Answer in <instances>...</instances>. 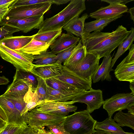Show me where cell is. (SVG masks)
<instances>
[{"label":"cell","instance_id":"7402d4cb","mask_svg":"<svg viewBox=\"0 0 134 134\" xmlns=\"http://www.w3.org/2000/svg\"><path fill=\"white\" fill-rule=\"evenodd\" d=\"M34 35L12 36L0 41V43L13 50L20 49L27 44L33 38Z\"/></svg>","mask_w":134,"mask_h":134},{"label":"cell","instance_id":"f546056e","mask_svg":"<svg viewBox=\"0 0 134 134\" xmlns=\"http://www.w3.org/2000/svg\"><path fill=\"white\" fill-rule=\"evenodd\" d=\"M113 120L120 126H127L134 130V114L120 111L115 114Z\"/></svg>","mask_w":134,"mask_h":134},{"label":"cell","instance_id":"7bdbcfd3","mask_svg":"<svg viewBox=\"0 0 134 134\" xmlns=\"http://www.w3.org/2000/svg\"><path fill=\"white\" fill-rule=\"evenodd\" d=\"M129 53L126 56L129 61H134V44H132L129 49Z\"/></svg>","mask_w":134,"mask_h":134},{"label":"cell","instance_id":"e575fe53","mask_svg":"<svg viewBox=\"0 0 134 134\" xmlns=\"http://www.w3.org/2000/svg\"><path fill=\"white\" fill-rule=\"evenodd\" d=\"M37 86L35 90L37 92L39 100L42 101L47 100V92L45 80L37 77Z\"/></svg>","mask_w":134,"mask_h":134},{"label":"cell","instance_id":"d6986e66","mask_svg":"<svg viewBox=\"0 0 134 134\" xmlns=\"http://www.w3.org/2000/svg\"><path fill=\"white\" fill-rule=\"evenodd\" d=\"M113 56L111 54L104 57L101 64L99 65L93 77V82L95 83L100 81H111L110 71L113 70L111 66Z\"/></svg>","mask_w":134,"mask_h":134},{"label":"cell","instance_id":"b9f144b4","mask_svg":"<svg viewBox=\"0 0 134 134\" xmlns=\"http://www.w3.org/2000/svg\"><path fill=\"white\" fill-rule=\"evenodd\" d=\"M133 1V0H101L102 2H104L111 4H121L123 5L129 2Z\"/></svg>","mask_w":134,"mask_h":134},{"label":"cell","instance_id":"ba28073f","mask_svg":"<svg viewBox=\"0 0 134 134\" xmlns=\"http://www.w3.org/2000/svg\"><path fill=\"white\" fill-rule=\"evenodd\" d=\"M134 104V95L131 93H119L104 101L103 108L107 112L108 117L111 118L117 111L127 109Z\"/></svg>","mask_w":134,"mask_h":134},{"label":"cell","instance_id":"f5cc1de1","mask_svg":"<svg viewBox=\"0 0 134 134\" xmlns=\"http://www.w3.org/2000/svg\"><path fill=\"white\" fill-rule=\"evenodd\" d=\"M127 109L128 112L134 114V104L129 106Z\"/></svg>","mask_w":134,"mask_h":134},{"label":"cell","instance_id":"603a6c76","mask_svg":"<svg viewBox=\"0 0 134 134\" xmlns=\"http://www.w3.org/2000/svg\"><path fill=\"white\" fill-rule=\"evenodd\" d=\"M95 129L103 131L112 134H134L132 132L124 131L112 118L108 117L102 122L97 121Z\"/></svg>","mask_w":134,"mask_h":134},{"label":"cell","instance_id":"9f6ffc18","mask_svg":"<svg viewBox=\"0 0 134 134\" xmlns=\"http://www.w3.org/2000/svg\"><path fill=\"white\" fill-rule=\"evenodd\" d=\"M47 134H55L50 130L47 131Z\"/></svg>","mask_w":134,"mask_h":134},{"label":"cell","instance_id":"6f0895ef","mask_svg":"<svg viewBox=\"0 0 134 134\" xmlns=\"http://www.w3.org/2000/svg\"><path fill=\"white\" fill-rule=\"evenodd\" d=\"M4 127L3 128H1V129H0V133L2 131V130H3V129L4 128Z\"/></svg>","mask_w":134,"mask_h":134},{"label":"cell","instance_id":"2e32d148","mask_svg":"<svg viewBox=\"0 0 134 134\" xmlns=\"http://www.w3.org/2000/svg\"><path fill=\"white\" fill-rule=\"evenodd\" d=\"M80 38L67 33H63L49 47L51 52L56 55L61 52L76 45Z\"/></svg>","mask_w":134,"mask_h":134},{"label":"cell","instance_id":"4fadbf2b","mask_svg":"<svg viewBox=\"0 0 134 134\" xmlns=\"http://www.w3.org/2000/svg\"><path fill=\"white\" fill-rule=\"evenodd\" d=\"M52 4V3H49L41 7L21 10L10 8L3 20L24 19L37 16H43L50 9Z\"/></svg>","mask_w":134,"mask_h":134},{"label":"cell","instance_id":"836d02e7","mask_svg":"<svg viewBox=\"0 0 134 134\" xmlns=\"http://www.w3.org/2000/svg\"><path fill=\"white\" fill-rule=\"evenodd\" d=\"M62 29L59 30L34 35L33 39L47 43L50 46L62 34Z\"/></svg>","mask_w":134,"mask_h":134},{"label":"cell","instance_id":"d590c367","mask_svg":"<svg viewBox=\"0 0 134 134\" xmlns=\"http://www.w3.org/2000/svg\"><path fill=\"white\" fill-rule=\"evenodd\" d=\"M26 126H18L8 124L4 127L0 134H22Z\"/></svg>","mask_w":134,"mask_h":134},{"label":"cell","instance_id":"11a10c76","mask_svg":"<svg viewBox=\"0 0 134 134\" xmlns=\"http://www.w3.org/2000/svg\"><path fill=\"white\" fill-rule=\"evenodd\" d=\"M130 88L131 91V93L134 95V82H130Z\"/></svg>","mask_w":134,"mask_h":134},{"label":"cell","instance_id":"30bf717a","mask_svg":"<svg viewBox=\"0 0 134 134\" xmlns=\"http://www.w3.org/2000/svg\"><path fill=\"white\" fill-rule=\"evenodd\" d=\"M75 103H84L87 105L86 110L90 113L99 108L103 105L104 100L102 92L100 89H92L86 91L79 95L75 100Z\"/></svg>","mask_w":134,"mask_h":134},{"label":"cell","instance_id":"8fae6325","mask_svg":"<svg viewBox=\"0 0 134 134\" xmlns=\"http://www.w3.org/2000/svg\"><path fill=\"white\" fill-rule=\"evenodd\" d=\"M0 105L4 110L8 124L26 126L25 115L21 116L12 102L7 97L0 96Z\"/></svg>","mask_w":134,"mask_h":134},{"label":"cell","instance_id":"44dd1931","mask_svg":"<svg viewBox=\"0 0 134 134\" xmlns=\"http://www.w3.org/2000/svg\"><path fill=\"white\" fill-rule=\"evenodd\" d=\"M30 85L23 80L13 79L12 83L8 87L3 96H9L15 97L24 98Z\"/></svg>","mask_w":134,"mask_h":134},{"label":"cell","instance_id":"74e56055","mask_svg":"<svg viewBox=\"0 0 134 134\" xmlns=\"http://www.w3.org/2000/svg\"><path fill=\"white\" fill-rule=\"evenodd\" d=\"M2 96L7 97L12 102L21 115L26 105L23 98L15 97L9 96Z\"/></svg>","mask_w":134,"mask_h":134},{"label":"cell","instance_id":"83f0119b","mask_svg":"<svg viewBox=\"0 0 134 134\" xmlns=\"http://www.w3.org/2000/svg\"><path fill=\"white\" fill-rule=\"evenodd\" d=\"M23 99L26 105L21 114V116H24L27 112L44 102L39 100L36 92L35 90H32L30 85Z\"/></svg>","mask_w":134,"mask_h":134},{"label":"cell","instance_id":"7dc6e473","mask_svg":"<svg viewBox=\"0 0 134 134\" xmlns=\"http://www.w3.org/2000/svg\"><path fill=\"white\" fill-rule=\"evenodd\" d=\"M70 1V0H52V3L59 5L66 4Z\"/></svg>","mask_w":134,"mask_h":134},{"label":"cell","instance_id":"3957f363","mask_svg":"<svg viewBox=\"0 0 134 134\" xmlns=\"http://www.w3.org/2000/svg\"><path fill=\"white\" fill-rule=\"evenodd\" d=\"M97 122L85 110L66 116L62 123L70 134H92Z\"/></svg>","mask_w":134,"mask_h":134},{"label":"cell","instance_id":"277c9868","mask_svg":"<svg viewBox=\"0 0 134 134\" xmlns=\"http://www.w3.org/2000/svg\"><path fill=\"white\" fill-rule=\"evenodd\" d=\"M0 56L12 64L17 70L31 72L34 65L32 63L33 55L10 49L0 43Z\"/></svg>","mask_w":134,"mask_h":134},{"label":"cell","instance_id":"9a60e30c","mask_svg":"<svg viewBox=\"0 0 134 134\" xmlns=\"http://www.w3.org/2000/svg\"><path fill=\"white\" fill-rule=\"evenodd\" d=\"M128 8L121 4H111L102 7L96 11L91 13L89 16L96 19H108L119 16L127 12Z\"/></svg>","mask_w":134,"mask_h":134},{"label":"cell","instance_id":"e0dca14e","mask_svg":"<svg viewBox=\"0 0 134 134\" xmlns=\"http://www.w3.org/2000/svg\"><path fill=\"white\" fill-rule=\"evenodd\" d=\"M62 65L56 63L43 65L34 64L31 72L37 77L45 80L61 75L62 70Z\"/></svg>","mask_w":134,"mask_h":134},{"label":"cell","instance_id":"d4e9b609","mask_svg":"<svg viewBox=\"0 0 134 134\" xmlns=\"http://www.w3.org/2000/svg\"><path fill=\"white\" fill-rule=\"evenodd\" d=\"M122 15V14L112 18L97 19L91 22L85 23L84 33L89 34L93 31H101L110 23L121 18Z\"/></svg>","mask_w":134,"mask_h":134},{"label":"cell","instance_id":"484cf974","mask_svg":"<svg viewBox=\"0 0 134 134\" xmlns=\"http://www.w3.org/2000/svg\"><path fill=\"white\" fill-rule=\"evenodd\" d=\"M50 45L46 42L33 39L27 44L23 48L15 50L30 54L33 55L40 54L47 51Z\"/></svg>","mask_w":134,"mask_h":134},{"label":"cell","instance_id":"8d00e7d4","mask_svg":"<svg viewBox=\"0 0 134 134\" xmlns=\"http://www.w3.org/2000/svg\"><path fill=\"white\" fill-rule=\"evenodd\" d=\"M76 45L64 50L56 55V63L62 65L70 57L75 49Z\"/></svg>","mask_w":134,"mask_h":134},{"label":"cell","instance_id":"d6a6232c","mask_svg":"<svg viewBox=\"0 0 134 134\" xmlns=\"http://www.w3.org/2000/svg\"><path fill=\"white\" fill-rule=\"evenodd\" d=\"M46 83L52 88L58 91H69L78 88L74 86L61 81L55 77L45 80Z\"/></svg>","mask_w":134,"mask_h":134},{"label":"cell","instance_id":"1f68e13d","mask_svg":"<svg viewBox=\"0 0 134 134\" xmlns=\"http://www.w3.org/2000/svg\"><path fill=\"white\" fill-rule=\"evenodd\" d=\"M55 55L51 51H47L43 52L40 54L34 55V59L35 61L32 62L33 64L38 65H43L51 64L56 63Z\"/></svg>","mask_w":134,"mask_h":134},{"label":"cell","instance_id":"ee69618b","mask_svg":"<svg viewBox=\"0 0 134 134\" xmlns=\"http://www.w3.org/2000/svg\"><path fill=\"white\" fill-rule=\"evenodd\" d=\"M35 134H47V131L44 129V127L33 128Z\"/></svg>","mask_w":134,"mask_h":134},{"label":"cell","instance_id":"60d3db41","mask_svg":"<svg viewBox=\"0 0 134 134\" xmlns=\"http://www.w3.org/2000/svg\"><path fill=\"white\" fill-rule=\"evenodd\" d=\"M12 3L6 4L0 7V22L3 20L5 16L9 11L10 6Z\"/></svg>","mask_w":134,"mask_h":134},{"label":"cell","instance_id":"52a82bcc","mask_svg":"<svg viewBox=\"0 0 134 134\" xmlns=\"http://www.w3.org/2000/svg\"><path fill=\"white\" fill-rule=\"evenodd\" d=\"M99 59L95 54L86 51L85 57L76 66L69 69L83 79L92 81L99 65Z\"/></svg>","mask_w":134,"mask_h":134},{"label":"cell","instance_id":"ac0fdd59","mask_svg":"<svg viewBox=\"0 0 134 134\" xmlns=\"http://www.w3.org/2000/svg\"><path fill=\"white\" fill-rule=\"evenodd\" d=\"M114 74L119 81L134 82V61H129L126 57L117 66Z\"/></svg>","mask_w":134,"mask_h":134},{"label":"cell","instance_id":"c3c4849f","mask_svg":"<svg viewBox=\"0 0 134 134\" xmlns=\"http://www.w3.org/2000/svg\"><path fill=\"white\" fill-rule=\"evenodd\" d=\"M9 82V80L4 76H0V85H7Z\"/></svg>","mask_w":134,"mask_h":134},{"label":"cell","instance_id":"ffe728a7","mask_svg":"<svg viewBox=\"0 0 134 134\" xmlns=\"http://www.w3.org/2000/svg\"><path fill=\"white\" fill-rule=\"evenodd\" d=\"M89 16L87 13L83 14L69 22L62 28L67 33L74 35L81 38L84 34L85 21Z\"/></svg>","mask_w":134,"mask_h":134},{"label":"cell","instance_id":"5bb4252c","mask_svg":"<svg viewBox=\"0 0 134 134\" xmlns=\"http://www.w3.org/2000/svg\"><path fill=\"white\" fill-rule=\"evenodd\" d=\"M46 100L55 102H64L75 100L78 96L86 91L79 88L69 91H58L52 88L46 83Z\"/></svg>","mask_w":134,"mask_h":134},{"label":"cell","instance_id":"db71d44e","mask_svg":"<svg viewBox=\"0 0 134 134\" xmlns=\"http://www.w3.org/2000/svg\"><path fill=\"white\" fill-rule=\"evenodd\" d=\"M8 124L7 122L0 118V129L4 127Z\"/></svg>","mask_w":134,"mask_h":134},{"label":"cell","instance_id":"5b68a950","mask_svg":"<svg viewBox=\"0 0 134 134\" xmlns=\"http://www.w3.org/2000/svg\"><path fill=\"white\" fill-rule=\"evenodd\" d=\"M24 115L25 122L33 128L42 127L49 124L61 123L66 117L42 112L35 108L28 112Z\"/></svg>","mask_w":134,"mask_h":134},{"label":"cell","instance_id":"f907efd6","mask_svg":"<svg viewBox=\"0 0 134 134\" xmlns=\"http://www.w3.org/2000/svg\"><path fill=\"white\" fill-rule=\"evenodd\" d=\"M127 12L130 14V17L131 19L134 22V7L130 8Z\"/></svg>","mask_w":134,"mask_h":134},{"label":"cell","instance_id":"4316f807","mask_svg":"<svg viewBox=\"0 0 134 134\" xmlns=\"http://www.w3.org/2000/svg\"><path fill=\"white\" fill-rule=\"evenodd\" d=\"M52 3V0H15L10 6V8L16 10L29 9L41 7Z\"/></svg>","mask_w":134,"mask_h":134},{"label":"cell","instance_id":"816d5d0a","mask_svg":"<svg viewBox=\"0 0 134 134\" xmlns=\"http://www.w3.org/2000/svg\"><path fill=\"white\" fill-rule=\"evenodd\" d=\"M92 134H112L110 133L106 132L101 130H96Z\"/></svg>","mask_w":134,"mask_h":134},{"label":"cell","instance_id":"bcb514c9","mask_svg":"<svg viewBox=\"0 0 134 134\" xmlns=\"http://www.w3.org/2000/svg\"><path fill=\"white\" fill-rule=\"evenodd\" d=\"M0 118L7 122V118L6 113L2 107L0 105Z\"/></svg>","mask_w":134,"mask_h":134},{"label":"cell","instance_id":"f1b7e54d","mask_svg":"<svg viewBox=\"0 0 134 134\" xmlns=\"http://www.w3.org/2000/svg\"><path fill=\"white\" fill-rule=\"evenodd\" d=\"M131 33L121 43L119 46L117 52L111 60V66L112 68L117 59L125 52L130 48L134 40V28L131 29Z\"/></svg>","mask_w":134,"mask_h":134},{"label":"cell","instance_id":"ab89813d","mask_svg":"<svg viewBox=\"0 0 134 134\" xmlns=\"http://www.w3.org/2000/svg\"><path fill=\"white\" fill-rule=\"evenodd\" d=\"M46 126L55 134H70L65 130L62 122L49 124Z\"/></svg>","mask_w":134,"mask_h":134},{"label":"cell","instance_id":"6da1fadb","mask_svg":"<svg viewBox=\"0 0 134 134\" xmlns=\"http://www.w3.org/2000/svg\"><path fill=\"white\" fill-rule=\"evenodd\" d=\"M130 33L131 30L120 25L110 32L95 31L84 33L81 40L86 51L93 54L100 59L110 54Z\"/></svg>","mask_w":134,"mask_h":134},{"label":"cell","instance_id":"cb8c5ba5","mask_svg":"<svg viewBox=\"0 0 134 134\" xmlns=\"http://www.w3.org/2000/svg\"><path fill=\"white\" fill-rule=\"evenodd\" d=\"M86 52L80 39L69 58L63 63V65L70 69L74 67L85 58Z\"/></svg>","mask_w":134,"mask_h":134},{"label":"cell","instance_id":"7a4b0ae2","mask_svg":"<svg viewBox=\"0 0 134 134\" xmlns=\"http://www.w3.org/2000/svg\"><path fill=\"white\" fill-rule=\"evenodd\" d=\"M85 0H71L69 4L58 14L44 20L37 34L62 29L72 20L79 17L86 9Z\"/></svg>","mask_w":134,"mask_h":134},{"label":"cell","instance_id":"4dcf8cb0","mask_svg":"<svg viewBox=\"0 0 134 134\" xmlns=\"http://www.w3.org/2000/svg\"><path fill=\"white\" fill-rule=\"evenodd\" d=\"M13 79L23 80L30 85L33 91L35 90L37 86V77L30 72L16 69Z\"/></svg>","mask_w":134,"mask_h":134},{"label":"cell","instance_id":"7c38bea8","mask_svg":"<svg viewBox=\"0 0 134 134\" xmlns=\"http://www.w3.org/2000/svg\"><path fill=\"white\" fill-rule=\"evenodd\" d=\"M62 68L61 75L55 77L79 89L86 91L92 89V81L83 79L65 66L62 65Z\"/></svg>","mask_w":134,"mask_h":134},{"label":"cell","instance_id":"680465c9","mask_svg":"<svg viewBox=\"0 0 134 134\" xmlns=\"http://www.w3.org/2000/svg\"><path fill=\"white\" fill-rule=\"evenodd\" d=\"M1 26V22H0V26Z\"/></svg>","mask_w":134,"mask_h":134},{"label":"cell","instance_id":"9c48e42d","mask_svg":"<svg viewBox=\"0 0 134 134\" xmlns=\"http://www.w3.org/2000/svg\"><path fill=\"white\" fill-rule=\"evenodd\" d=\"M44 18V16H37L24 19L3 20L1 22V25H7L27 33L34 29H39Z\"/></svg>","mask_w":134,"mask_h":134},{"label":"cell","instance_id":"8992f818","mask_svg":"<svg viewBox=\"0 0 134 134\" xmlns=\"http://www.w3.org/2000/svg\"><path fill=\"white\" fill-rule=\"evenodd\" d=\"M75 103L73 100L64 102L46 100L35 108L42 112L66 117L70 112L77 110V107L73 105Z\"/></svg>","mask_w":134,"mask_h":134},{"label":"cell","instance_id":"f35d334b","mask_svg":"<svg viewBox=\"0 0 134 134\" xmlns=\"http://www.w3.org/2000/svg\"><path fill=\"white\" fill-rule=\"evenodd\" d=\"M0 27V41L8 37L13 36L14 32L20 31L17 28L5 25Z\"/></svg>","mask_w":134,"mask_h":134},{"label":"cell","instance_id":"681fc988","mask_svg":"<svg viewBox=\"0 0 134 134\" xmlns=\"http://www.w3.org/2000/svg\"><path fill=\"white\" fill-rule=\"evenodd\" d=\"M15 0H0V7L6 4L12 3Z\"/></svg>","mask_w":134,"mask_h":134},{"label":"cell","instance_id":"f6af8a7d","mask_svg":"<svg viewBox=\"0 0 134 134\" xmlns=\"http://www.w3.org/2000/svg\"><path fill=\"white\" fill-rule=\"evenodd\" d=\"M22 134H35L33 128L28 125L25 128Z\"/></svg>","mask_w":134,"mask_h":134}]
</instances>
